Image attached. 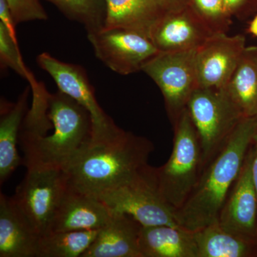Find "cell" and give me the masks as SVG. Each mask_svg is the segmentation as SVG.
<instances>
[{
	"label": "cell",
	"mask_w": 257,
	"mask_h": 257,
	"mask_svg": "<svg viewBox=\"0 0 257 257\" xmlns=\"http://www.w3.org/2000/svg\"><path fill=\"white\" fill-rule=\"evenodd\" d=\"M194 234L197 257H246L256 252V243L230 234L218 223L194 231Z\"/></svg>",
	"instance_id": "21"
},
{
	"label": "cell",
	"mask_w": 257,
	"mask_h": 257,
	"mask_svg": "<svg viewBox=\"0 0 257 257\" xmlns=\"http://www.w3.org/2000/svg\"><path fill=\"white\" fill-rule=\"evenodd\" d=\"M172 126V154L165 165L156 168V176L162 197L176 211L195 187L204 168V160L199 136L187 109Z\"/></svg>",
	"instance_id": "4"
},
{
	"label": "cell",
	"mask_w": 257,
	"mask_h": 257,
	"mask_svg": "<svg viewBox=\"0 0 257 257\" xmlns=\"http://www.w3.org/2000/svg\"><path fill=\"white\" fill-rule=\"evenodd\" d=\"M31 87L29 85L17 101L1 99L0 104V184L3 185L20 165L23 159L18 154L20 128L28 111V99Z\"/></svg>",
	"instance_id": "18"
},
{
	"label": "cell",
	"mask_w": 257,
	"mask_h": 257,
	"mask_svg": "<svg viewBox=\"0 0 257 257\" xmlns=\"http://www.w3.org/2000/svg\"><path fill=\"white\" fill-rule=\"evenodd\" d=\"M214 34L187 3L166 15L150 39L160 52H184L197 50Z\"/></svg>",
	"instance_id": "13"
},
{
	"label": "cell",
	"mask_w": 257,
	"mask_h": 257,
	"mask_svg": "<svg viewBox=\"0 0 257 257\" xmlns=\"http://www.w3.org/2000/svg\"><path fill=\"white\" fill-rule=\"evenodd\" d=\"M68 186L67 174L62 169L50 167L27 169L13 198L40 237L49 232L52 219Z\"/></svg>",
	"instance_id": "7"
},
{
	"label": "cell",
	"mask_w": 257,
	"mask_h": 257,
	"mask_svg": "<svg viewBox=\"0 0 257 257\" xmlns=\"http://www.w3.org/2000/svg\"><path fill=\"white\" fill-rule=\"evenodd\" d=\"M248 31L253 36L257 37V15L253 19L252 21L250 23L249 26H248Z\"/></svg>",
	"instance_id": "31"
},
{
	"label": "cell",
	"mask_w": 257,
	"mask_h": 257,
	"mask_svg": "<svg viewBox=\"0 0 257 257\" xmlns=\"http://www.w3.org/2000/svg\"><path fill=\"white\" fill-rule=\"evenodd\" d=\"M188 3L214 33L227 32L232 15L224 0H189Z\"/></svg>",
	"instance_id": "25"
},
{
	"label": "cell",
	"mask_w": 257,
	"mask_h": 257,
	"mask_svg": "<svg viewBox=\"0 0 257 257\" xmlns=\"http://www.w3.org/2000/svg\"><path fill=\"white\" fill-rule=\"evenodd\" d=\"M0 64L1 69L10 68L18 74L20 77L26 79L28 83L35 80L33 73L28 68L24 62L20 53L18 42L15 40L0 24Z\"/></svg>",
	"instance_id": "26"
},
{
	"label": "cell",
	"mask_w": 257,
	"mask_h": 257,
	"mask_svg": "<svg viewBox=\"0 0 257 257\" xmlns=\"http://www.w3.org/2000/svg\"><path fill=\"white\" fill-rule=\"evenodd\" d=\"M17 25L31 21H45L48 15L40 0H6Z\"/></svg>",
	"instance_id": "27"
},
{
	"label": "cell",
	"mask_w": 257,
	"mask_h": 257,
	"mask_svg": "<svg viewBox=\"0 0 257 257\" xmlns=\"http://www.w3.org/2000/svg\"><path fill=\"white\" fill-rule=\"evenodd\" d=\"M40 238L13 197L0 193V257H37Z\"/></svg>",
	"instance_id": "16"
},
{
	"label": "cell",
	"mask_w": 257,
	"mask_h": 257,
	"mask_svg": "<svg viewBox=\"0 0 257 257\" xmlns=\"http://www.w3.org/2000/svg\"><path fill=\"white\" fill-rule=\"evenodd\" d=\"M257 132V116L243 117L219 152L204 166L187 200L175 211L179 226L196 231L214 223L236 182Z\"/></svg>",
	"instance_id": "1"
},
{
	"label": "cell",
	"mask_w": 257,
	"mask_h": 257,
	"mask_svg": "<svg viewBox=\"0 0 257 257\" xmlns=\"http://www.w3.org/2000/svg\"><path fill=\"white\" fill-rule=\"evenodd\" d=\"M0 24L5 27L9 32L10 36L18 41L17 38L16 26L14 17L12 14L6 0H0Z\"/></svg>",
	"instance_id": "28"
},
{
	"label": "cell",
	"mask_w": 257,
	"mask_h": 257,
	"mask_svg": "<svg viewBox=\"0 0 257 257\" xmlns=\"http://www.w3.org/2000/svg\"><path fill=\"white\" fill-rule=\"evenodd\" d=\"M114 214V211L100 199L69 185L48 233L100 229L111 220Z\"/></svg>",
	"instance_id": "14"
},
{
	"label": "cell",
	"mask_w": 257,
	"mask_h": 257,
	"mask_svg": "<svg viewBox=\"0 0 257 257\" xmlns=\"http://www.w3.org/2000/svg\"><path fill=\"white\" fill-rule=\"evenodd\" d=\"M196 52H159L142 69L160 88L172 124L187 109L192 93L198 87Z\"/></svg>",
	"instance_id": "9"
},
{
	"label": "cell",
	"mask_w": 257,
	"mask_h": 257,
	"mask_svg": "<svg viewBox=\"0 0 257 257\" xmlns=\"http://www.w3.org/2000/svg\"><path fill=\"white\" fill-rule=\"evenodd\" d=\"M179 0H106L104 28H122L150 38L166 15L180 5Z\"/></svg>",
	"instance_id": "15"
},
{
	"label": "cell",
	"mask_w": 257,
	"mask_h": 257,
	"mask_svg": "<svg viewBox=\"0 0 257 257\" xmlns=\"http://www.w3.org/2000/svg\"><path fill=\"white\" fill-rule=\"evenodd\" d=\"M142 226L132 216L114 211L82 257H142L139 247Z\"/></svg>",
	"instance_id": "17"
},
{
	"label": "cell",
	"mask_w": 257,
	"mask_h": 257,
	"mask_svg": "<svg viewBox=\"0 0 257 257\" xmlns=\"http://www.w3.org/2000/svg\"><path fill=\"white\" fill-rule=\"evenodd\" d=\"M252 160L251 147L221 207L217 223L230 234L257 243V195L252 178Z\"/></svg>",
	"instance_id": "11"
},
{
	"label": "cell",
	"mask_w": 257,
	"mask_h": 257,
	"mask_svg": "<svg viewBox=\"0 0 257 257\" xmlns=\"http://www.w3.org/2000/svg\"><path fill=\"white\" fill-rule=\"evenodd\" d=\"M31 87L32 106L24 118L20 128L19 145L23 147L37 139L45 137L53 124L48 115L50 92L45 84L37 79L29 83Z\"/></svg>",
	"instance_id": "23"
},
{
	"label": "cell",
	"mask_w": 257,
	"mask_h": 257,
	"mask_svg": "<svg viewBox=\"0 0 257 257\" xmlns=\"http://www.w3.org/2000/svg\"><path fill=\"white\" fill-rule=\"evenodd\" d=\"M139 247L142 257H197L194 231L180 226H142Z\"/></svg>",
	"instance_id": "19"
},
{
	"label": "cell",
	"mask_w": 257,
	"mask_h": 257,
	"mask_svg": "<svg viewBox=\"0 0 257 257\" xmlns=\"http://www.w3.org/2000/svg\"><path fill=\"white\" fill-rule=\"evenodd\" d=\"M99 229L50 232L40 238L37 257H82Z\"/></svg>",
	"instance_id": "22"
},
{
	"label": "cell",
	"mask_w": 257,
	"mask_h": 257,
	"mask_svg": "<svg viewBox=\"0 0 257 257\" xmlns=\"http://www.w3.org/2000/svg\"><path fill=\"white\" fill-rule=\"evenodd\" d=\"M226 8L232 16H239L244 13L251 0H224Z\"/></svg>",
	"instance_id": "29"
},
{
	"label": "cell",
	"mask_w": 257,
	"mask_h": 257,
	"mask_svg": "<svg viewBox=\"0 0 257 257\" xmlns=\"http://www.w3.org/2000/svg\"><path fill=\"white\" fill-rule=\"evenodd\" d=\"M252 178L257 195V132L253 142Z\"/></svg>",
	"instance_id": "30"
},
{
	"label": "cell",
	"mask_w": 257,
	"mask_h": 257,
	"mask_svg": "<svg viewBox=\"0 0 257 257\" xmlns=\"http://www.w3.org/2000/svg\"><path fill=\"white\" fill-rule=\"evenodd\" d=\"M48 104L54 133L21 147L27 169L50 167L64 170L90 141L92 120L85 108L60 90L49 94Z\"/></svg>",
	"instance_id": "3"
},
{
	"label": "cell",
	"mask_w": 257,
	"mask_h": 257,
	"mask_svg": "<svg viewBox=\"0 0 257 257\" xmlns=\"http://www.w3.org/2000/svg\"><path fill=\"white\" fill-rule=\"evenodd\" d=\"M187 109L199 136L204 167L224 146L243 116L224 89L216 88L197 87Z\"/></svg>",
	"instance_id": "6"
},
{
	"label": "cell",
	"mask_w": 257,
	"mask_h": 257,
	"mask_svg": "<svg viewBox=\"0 0 257 257\" xmlns=\"http://www.w3.org/2000/svg\"><path fill=\"white\" fill-rule=\"evenodd\" d=\"M55 5L67 19L82 25L87 34L105 26L106 0H45Z\"/></svg>",
	"instance_id": "24"
},
{
	"label": "cell",
	"mask_w": 257,
	"mask_h": 257,
	"mask_svg": "<svg viewBox=\"0 0 257 257\" xmlns=\"http://www.w3.org/2000/svg\"><path fill=\"white\" fill-rule=\"evenodd\" d=\"M96 198L115 212L132 216L143 226H179L175 211L161 194L156 168L149 165L127 182Z\"/></svg>",
	"instance_id": "5"
},
{
	"label": "cell",
	"mask_w": 257,
	"mask_h": 257,
	"mask_svg": "<svg viewBox=\"0 0 257 257\" xmlns=\"http://www.w3.org/2000/svg\"><path fill=\"white\" fill-rule=\"evenodd\" d=\"M179 1L182 2V3H188L189 0H179Z\"/></svg>",
	"instance_id": "32"
},
{
	"label": "cell",
	"mask_w": 257,
	"mask_h": 257,
	"mask_svg": "<svg viewBox=\"0 0 257 257\" xmlns=\"http://www.w3.org/2000/svg\"><path fill=\"white\" fill-rule=\"evenodd\" d=\"M94 55L106 67L121 75L142 71L143 66L159 53L151 39L122 28H104L87 34Z\"/></svg>",
	"instance_id": "10"
},
{
	"label": "cell",
	"mask_w": 257,
	"mask_h": 257,
	"mask_svg": "<svg viewBox=\"0 0 257 257\" xmlns=\"http://www.w3.org/2000/svg\"><path fill=\"white\" fill-rule=\"evenodd\" d=\"M224 89L243 117L257 116V46L246 47Z\"/></svg>",
	"instance_id": "20"
},
{
	"label": "cell",
	"mask_w": 257,
	"mask_h": 257,
	"mask_svg": "<svg viewBox=\"0 0 257 257\" xmlns=\"http://www.w3.org/2000/svg\"><path fill=\"white\" fill-rule=\"evenodd\" d=\"M152 141L130 132L99 143H89L64 169L72 188L98 197L127 182L148 165Z\"/></svg>",
	"instance_id": "2"
},
{
	"label": "cell",
	"mask_w": 257,
	"mask_h": 257,
	"mask_svg": "<svg viewBox=\"0 0 257 257\" xmlns=\"http://www.w3.org/2000/svg\"><path fill=\"white\" fill-rule=\"evenodd\" d=\"M243 35L219 32L197 49L195 56L198 87L224 89L246 49Z\"/></svg>",
	"instance_id": "12"
},
{
	"label": "cell",
	"mask_w": 257,
	"mask_h": 257,
	"mask_svg": "<svg viewBox=\"0 0 257 257\" xmlns=\"http://www.w3.org/2000/svg\"><path fill=\"white\" fill-rule=\"evenodd\" d=\"M39 67L50 74L60 92L64 93L85 108L92 120V135L89 143L107 141L121 133L119 127L99 105L94 87L85 69L78 64L62 62L47 52L37 57Z\"/></svg>",
	"instance_id": "8"
}]
</instances>
